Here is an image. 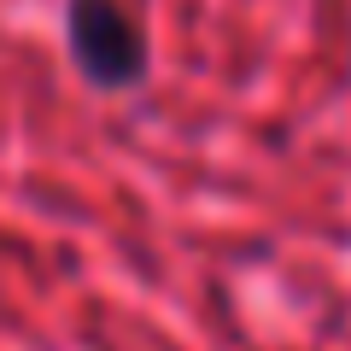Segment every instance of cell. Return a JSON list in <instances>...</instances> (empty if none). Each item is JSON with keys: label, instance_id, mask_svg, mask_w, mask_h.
Returning a JSON list of instances; mask_svg holds the SVG:
<instances>
[{"label": "cell", "instance_id": "obj_1", "mask_svg": "<svg viewBox=\"0 0 351 351\" xmlns=\"http://www.w3.org/2000/svg\"><path fill=\"white\" fill-rule=\"evenodd\" d=\"M71 59L94 88H135L147 76V36L117 0H71L64 6Z\"/></svg>", "mask_w": 351, "mask_h": 351}]
</instances>
